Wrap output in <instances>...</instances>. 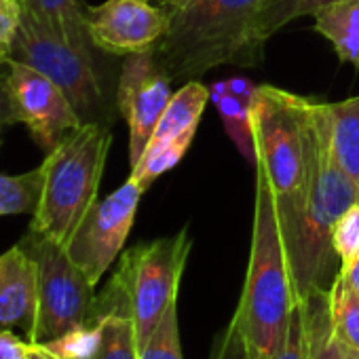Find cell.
<instances>
[{
	"instance_id": "8",
	"label": "cell",
	"mask_w": 359,
	"mask_h": 359,
	"mask_svg": "<svg viewBox=\"0 0 359 359\" xmlns=\"http://www.w3.org/2000/svg\"><path fill=\"white\" fill-rule=\"evenodd\" d=\"M304 97L260 85L250 102V129L277 197L294 193L304 177Z\"/></svg>"
},
{
	"instance_id": "17",
	"label": "cell",
	"mask_w": 359,
	"mask_h": 359,
	"mask_svg": "<svg viewBox=\"0 0 359 359\" xmlns=\"http://www.w3.org/2000/svg\"><path fill=\"white\" fill-rule=\"evenodd\" d=\"M315 30L327 39L342 62L359 66V0H340L313 15Z\"/></svg>"
},
{
	"instance_id": "27",
	"label": "cell",
	"mask_w": 359,
	"mask_h": 359,
	"mask_svg": "<svg viewBox=\"0 0 359 359\" xmlns=\"http://www.w3.org/2000/svg\"><path fill=\"white\" fill-rule=\"evenodd\" d=\"M264 359H306V338H304V315H302V306L298 302L292 319H290V327L285 334V340L281 344L279 351H275L273 355L264 357Z\"/></svg>"
},
{
	"instance_id": "35",
	"label": "cell",
	"mask_w": 359,
	"mask_h": 359,
	"mask_svg": "<svg viewBox=\"0 0 359 359\" xmlns=\"http://www.w3.org/2000/svg\"><path fill=\"white\" fill-rule=\"evenodd\" d=\"M353 359H359V351H353Z\"/></svg>"
},
{
	"instance_id": "26",
	"label": "cell",
	"mask_w": 359,
	"mask_h": 359,
	"mask_svg": "<svg viewBox=\"0 0 359 359\" xmlns=\"http://www.w3.org/2000/svg\"><path fill=\"white\" fill-rule=\"evenodd\" d=\"M332 245L340 262V271L348 269L359 258V203L351 205L334 224Z\"/></svg>"
},
{
	"instance_id": "12",
	"label": "cell",
	"mask_w": 359,
	"mask_h": 359,
	"mask_svg": "<svg viewBox=\"0 0 359 359\" xmlns=\"http://www.w3.org/2000/svg\"><path fill=\"white\" fill-rule=\"evenodd\" d=\"M85 24L95 49L127 57L154 49L167 32L169 15L152 0H106L85 7Z\"/></svg>"
},
{
	"instance_id": "19",
	"label": "cell",
	"mask_w": 359,
	"mask_h": 359,
	"mask_svg": "<svg viewBox=\"0 0 359 359\" xmlns=\"http://www.w3.org/2000/svg\"><path fill=\"white\" fill-rule=\"evenodd\" d=\"M100 340L89 359H140L135 323L121 313H106L95 319Z\"/></svg>"
},
{
	"instance_id": "23",
	"label": "cell",
	"mask_w": 359,
	"mask_h": 359,
	"mask_svg": "<svg viewBox=\"0 0 359 359\" xmlns=\"http://www.w3.org/2000/svg\"><path fill=\"white\" fill-rule=\"evenodd\" d=\"M195 133H184L180 135L173 142L161 144V146H148L142 154V158L137 161L135 167H131V180L140 184V189L146 193L150 189V184L156 177H161L165 171H169L171 167H175L180 163V158L184 156V152L191 148Z\"/></svg>"
},
{
	"instance_id": "4",
	"label": "cell",
	"mask_w": 359,
	"mask_h": 359,
	"mask_svg": "<svg viewBox=\"0 0 359 359\" xmlns=\"http://www.w3.org/2000/svg\"><path fill=\"white\" fill-rule=\"evenodd\" d=\"M112 131L106 123H83L66 133L43 158V195L30 231L68 245L97 201Z\"/></svg>"
},
{
	"instance_id": "7",
	"label": "cell",
	"mask_w": 359,
	"mask_h": 359,
	"mask_svg": "<svg viewBox=\"0 0 359 359\" xmlns=\"http://www.w3.org/2000/svg\"><path fill=\"white\" fill-rule=\"evenodd\" d=\"M24 64L53 81L72 102L83 123H104V89L91 55H85L60 39L24 9L18 34L9 45H0V64Z\"/></svg>"
},
{
	"instance_id": "15",
	"label": "cell",
	"mask_w": 359,
	"mask_h": 359,
	"mask_svg": "<svg viewBox=\"0 0 359 359\" xmlns=\"http://www.w3.org/2000/svg\"><path fill=\"white\" fill-rule=\"evenodd\" d=\"M300 306L304 315L306 359H353V348H348L334 332L330 315V292H315L302 300Z\"/></svg>"
},
{
	"instance_id": "34",
	"label": "cell",
	"mask_w": 359,
	"mask_h": 359,
	"mask_svg": "<svg viewBox=\"0 0 359 359\" xmlns=\"http://www.w3.org/2000/svg\"><path fill=\"white\" fill-rule=\"evenodd\" d=\"M156 3H158V7H163L167 13H171V11H175V9H180V7L189 5L191 0H156Z\"/></svg>"
},
{
	"instance_id": "29",
	"label": "cell",
	"mask_w": 359,
	"mask_h": 359,
	"mask_svg": "<svg viewBox=\"0 0 359 359\" xmlns=\"http://www.w3.org/2000/svg\"><path fill=\"white\" fill-rule=\"evenodd\" d=\"M30 342L22 340L15 332H0V359H28Z\"/></svg>"
},
{
	"instance_id": "9",
	"label": "cell",
	"mask_w": 359,
	"mask_h": 359,
	"mask_svg": "<svg viewBox=\"0 0 359 359\" xmlns=\"http://www.w3.org/2000/svg\"><path fill=\"white\" fill-rule=\"evenodd\" d=\"M142 195L140 184L127 177V182L112 195L95 201L70 237L66 252L93 285L102 281L104 273L118 258L131 233Z\"/></svg>"
},
{
	"instance_id": "1",
	"label": "cell",
	"mask_w": 359,
	"mask_h": 359,
	"mask_svg": "<svg viewBox=\"0 0 359 359\" xmlns=\"http://www.w3.org/2000/svg\"><path fill=\"white\" fill-rule=\"evenodd\" d=\"M359 203V193L334 152L330 106L304 102V177L283 197L275 195L279 229L298 302L330 290L340 271L332 245L338 218Z\"/></svg>"
},
{
	"instance_id": "21",
	"label": "cell",
	"mask_w": 359,
	"mask_h": 359,
	"mask_svg": "<svg viewBox=\"0 0 359 359\" xmlns=\"http://www.w3.org/2000/svg\"><path fill=\"white\" fill-rule=\"evenodd\" d=\"M340 3V0H266L262 11L258 13L256 22V34L260 43H266L273 34H277L283 26L315 15L317 11Z\"/></svg>"
},
{
	"instance_id": "33",
	"label": "cell",
	"mask_w": 359,
	"mask_h": 359,
	"mask_svg": "<svg viewBox=\"0 0 359 359\" xmlns=\"http://www.w3.org/2000/svg\"><path fill=\"white\" fill-rule=\"evenodd\" d=\"M28 359H66V357L57 355L55 351H51V348L45 346V344H32V342H30Z\"/></svg>"
},
{
	"instance_id": "24",
	"label": "cell",
	"mask_w": 359,
	"mask_h": 359,
	"mask_svg": "<svg viewBox=\"0 0 359 359\" xmlns=\"http://www.w3.org/2000/svg\"><path fill=\"white\" fill-rule=\"evenodd\" d=\"M210 97L218 106L226 133L233 137V142L241 148V152L256 165V154H254V142H252V129H250V108L231 93L229 81L226 83H216L214 89H210Z\"/></svg>"
},
{
	"instance_id": "2",
	"label": "cell",
	"mask_w": 359,
	"mask_h": 359,
	"mask_svg": "<svg viewBox=\"0 0 359 359\" xmlns=\"http://www.w3.org/2000/svg\"><path fill=\"white\" fill-rule=\"evenodd\" d=\"M296 306L298 298L279 229L273 184L264 167L256 163L250 262L224 348H233L237 359H264L273 355L285 340Z\"/></svg>"
},
{
	"instance_id": "28",
	"label": "cell",
	"mask_w": 359,
	"mask_h": 359,
	"mask_svg": "<svg viewBox=\"0 0 359 359\" xmlns=\"http://www.w3.org/2000/svg\"><path fill=\"white\" fill-rule=\"evenodd\" d=\"M24 15L22 0H0V45H9L20 30Z\"/></svg>"
},
{
	"instance_id": "18",
	"label": "cell",
	"mask_w": 359,
	"mask_h": 359,
	"mask_svg": "<svg viewBox=\"0 0 359 359\" xmlns=\"http://www.w3.org/2000/svg\"><path fill=\"white\" fill-rule=\"evenodd\" d=\"M327 106L336 158L359 193V95Z\"/></svg>"
},
{
	"instance_id": "30",
	"label": "cell",
	"mask_w": 359,
	"mask_h": 359,
	"mask_svg": "<svg viewBox=\"0 0 359 359\" xmlns=\"http://www.w3.org/2000/svg\"><path fill=\"white\" fill-rule=\"evenodd\" d=\"M18 114L9 102V91H7V66L0 64V131L3 127L18 125Z\"/></svg>"
},
{
	"instance_id": "25",
	"label": "cell",
	"mask_w": 359,
	"mask_h": 359,
	"mask_svg": "<svg viewBox=\"0 0 359 359\" xmlns=\"http://www.w3.org/2000/svg\"><path fill=\"white\" fill-rule=\"evenodd\" d=\"M140 359H182L175 302L163 313L146 342L140 346Z\"/></svg>"
},
{
	"instance_id": "11",
	"label": "cell",
	"mask_w": 359,
	"mask_h": 359,
	"mask_svg": "<svg viewBox=\"0 0 359 359\" xmlns=\"http://www.w3.org/2000/svg\"><path fill=\"white\" fill-rule=\"evenodd\" d=\"M171 81L154 51L131 53L123 62L116 106L129 127V163L137 165L171 100Z\"/></svg>"
},
{
	"instance_id": "16",
	"label": "cell",
	"mask_w": 359,
	"mask_h": 359,
	"mask_svg": "<svg viewBox=\"0 0 359 359\" xmlns=\"http://www.w3.org/2000/svg\"><path fill=\"white\" fill-rule=\"evenodd\" d=\"M22 7L49 30H53L60 39H64L70 47L85 55H91L93 45L87 34V5H83V0H22Z\"/></svg>"
},
{
	"instance_id": "32",
	"label": "cell",
	"mask_w": 359,
	"mask_h": 359,
	"mask_svg": "<svg viewBox=\"0 0 359 359\" xmlns=\"http://www.w3.org/2000/svg\"><path fill=\"white\" fill-rule=\"evenodd\" d=\"M344 279H346V283L351 285V290L359 296V258L348 266V269H344V271H338Z\"/></svg>"
},
{
	"instance_id": "6",
	"label": "cell",
	"mask_w": 359,
	"mask_h": 359,
	"mask_svg": "<svg viewBox=\"0 0 359 359\" xmlns=\"http://www.w3.org/2000/svg\"><path fill=\"white\" fill-rule=\"evenodd\" d=\"M20 245L36 266V319L28 336L32 344H53L93 323L95 285L74 264L66 248L28 231Z\"/></svg>"
},
{
	"instance_id": "5",
	"label": "cell",
	"mask_w": 359,
	"mask_h": 359,
	"mask_svg": "<svg viewBox=\"0 0 359 359\" xmlns=\"http://www.w3.org/2000/svg\"><path fill=\"white\" fill-rule=\"evenodd\" d=\"M191 248L189 226H182L171 237L127 250L106 292L95 298L93 323L106 313L127 315L135 323L137 344L142 346L163 313L175 302Z\"/></svg>"
},
{
	"instance_id": "10",
	"label": "cell",
	"mask_w": 359,
	"mask_h": 359,
	"mask_svg": "<svg viewBox=\"0 0 359 359\" xmlns=\"http://www.w3.org/2000/svg\"><path fill=\"white\" fill-rule=\"evenodd\" d=\"M5 66L9 102L18 121L26 125L32 140L45 152L53 150L66 133L83 125L81 114L53 81L18 62Z\"/></svg>"
},
{
	"instance_id": "3",
	"label": "cell",
	"mask_w": 359,
	"mask_h": 359,
	"mask_svg": "<svg viewBox=\"0 0 359 359\" xmlns=\"http://www.w3.org/2000/svg\"><path fill=\"white\" fill-rule=\"evenodd\" d=\"M266 0H191L169 15L154 57L169 81H195L205 72L262 62L256 22Z\"/></svg>"
},
{
	"instance_id": "20",
	"label": "cell",
	"mask_w": 359,
	"mask_h": 359,
	"mask_svg": "<svg viewBox=\"0 0 359 359\" xmlns=\"http://www.w3.org/2000/svg\"><path fill=\"white\" fill-rule=\"evenodd\" d=\"M43 165L20 175L0 173V216L34 214L43 195Z\"/></svg>"
},
{
	"instance_id": "14",
	"label": "cell",
	"mask_w": 359,
	"mask_h": 359,
	"mask_svg": "<svg viewBox=\"0 0 359 359\" xmlns=\"http://www.w3.org/2000/svg\"><path fill=\"white\" fill-rule=\"evenodd\" d=\"M210 100V89L203 83H199L197 79L187 81L171 95L148 146H161L177 140L184 133H195Z\"/></svg>"
},
{
	"instance_id": "31",
	"label": "cell",
	"mask_w": 359,
	"mask_h": 359,
	"mask_svg": "<svg viewBox=\"0 0 359 359\" xmlns=\"http://www.w3.org/2000/svg\"><path fill=\"white\" fill-rule=\"evenodd\" d=\"M229 89H231V93L235 97H239L245 106H250V102H252V97H254L258 87L252 81H248V79H231L229 81Z\"/></svg>"
},
{
	"instance_id": "22",
	"label": "cell",
	"mask_w": 359,
	"mask_h": 359,
	"mask_svg": "<svg viewBox=\"0 0 359 359\" xmlns=\"http://www.w3.org/2000/svg\"><path fill=\"white\" fill-rule=\"evenodd\" d=\"M330 315L338 338L353 351H359V296L338 273L330 285Z\"/></svg>"
},
{
	"instance_id": "13",
	"label": "cell",
	"mask_w": 359,
	"mask_h": 359,
	"mask_svg": "<svg viewBox=\"0 0 359 359\" xmlns=\"http://www.w3.org/2000/svg\"><path fill=\"white\" fill-rule=\"evenodd\" d=\"M36 266L18 243L0 254V332L24 330L30 336L36 319Z\"/></svg>"
}]
</instances>
